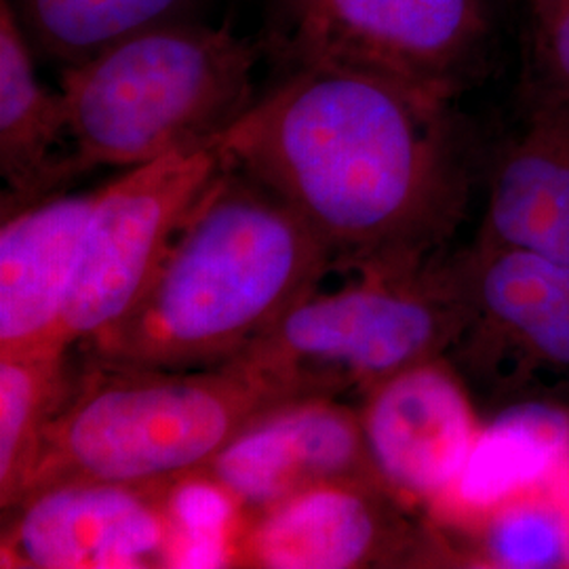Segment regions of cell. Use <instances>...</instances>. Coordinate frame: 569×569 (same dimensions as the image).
I'll return each mask as SVG.
<instances>
[{"instance_id":"obj_15","label":"cell","mask_w":569,"mask_h":569,"mask_svg":"<svg viewBox=\"0 0 569 569\" xmlns=\"http://www.w3.org/2000/svg\"><path fill=\"white\" fill-rule=\"evenodd\" d=\"M479 243L569 262V106L531 108L489 171Z\"/></svg>"},{"instance_id":"obj_18","label":"cell","mask_w":569,"mask_h":569,"mask_svg":"<svg viewBox=\"0 0 569 569\" xmlns=\"http://www.w3.org/2000/svg\"><path fill=\"white\" fill-rule=\"evenodd\" d=\"M68 352L0 355V509L20 500L44 430L70 387Z\"/></svg>"},{"instance_id":"obj_4","label":"cell","mask_w":569,"mask_h":569,"mask_svg":"<svg viewBox=\"0 0 569 569\" xmlns=\"http://www.w3.org/2000/svg\"><path fill=\"white\" fill-rule=\"evenodd\" d=\"M260 44L180 20L70 66L61 98L84 169L136 167L222 136L251 100Z\"/></svg>"},{"instance_id":"obj_7","label":"cell","mask_w":569,"mask_h":569,"mask_svg":"<svg viewBox=\"0 0 569 569\" xmlns=\"http://www.w3.org/2000/svg\"><path fill=\"white\" fill-rule=\"evenodd\" d=\"M222 136L127 167L98 188L63 308L66 348L114 326L142 296L186 220L230 161Z\"/></svg>"},{"instance_id":"obj_13","label":"cell","mask_w":569,"mask_h":569,"mask_svg":"<svg viewBox=\"0 0 569 569\" xmlns=\"http://www.w3.org/2000/svg\"><path fill=\"white\" fill-rule=\"evenodd\" d=\"M98 188L2 211L0 355L70 352L63 308Z\"/></svg>"},{"instance_id":"obj_1","label":"cell","mask_w":569,"mask_h":569,"mask_svg":"<svg viewBox=\"0 0 569 569\" xmlns=\"http://www.w3.org/2000/svg\"><path fill=\"white\" fill-rule=\"evenodd\" d=\"M451 100L373 72H287L222 136L226 154L326 243L333 270L437 260L465 216L468 157Z\"/></svg>"},{"instance_id":"obj_9","label":"cell","mask_w":569,"mask_h":569,"mask_svg":"<svg viewBox=\"0 0 569 569\" xmlns=\"http://www.w3.org/2000/svg\"><path fill=\"white\" fill-rule=\"evenodd\" d=\"M226 566L363 569L449 566L439 531L380 483L336 481L306 489L239 523Z\"/></svg>"},{"instance_id":"obj_10","label":"cell","mask_w":569,"mask_h":569,"mask_svg":"<svg viewBox=\"0 0 569 569\" xmlns=\"http://www.w3.org/2000/svg\"><path fill=\"white\" fill-rule=\"evenodd\" d=\"M470 321L451 350L470 373L528 399L529 385H569V262L507 244L460 253Z\"/></svg>"},{"instance_id":"obj_3","label":"cell","mask_w":569,"mask_h":569,"mask_svg":"<svg viewBox=\"0 0 569 569\" xmlns=\"http://www.w3.org/2000/svg\"><path fill=\"white\" fill-rule=\"evenodd\" d=\"M291 399L237 361L190 371L89 361L44 430L20 500L63 481L182 483Z\"/></svg>"},{"instance_id":"obj_21","label":"cell","mask_w":569,"mask_h":569,"mask_svg":"<svg viewBox=\"0 0 569 569\" xmlns=\"http://www.w3.org/2000/svg\"><path fill=\"white\" fill-rule=\"evenodd\" d=\"M550 489L555 491L557 500H559V502H561V507H563V512H566V519H568L569 529V458L568 462L563 465V468L557 472V477L550 481Z\"/></svg>"},{"instance_id":"obj_5","label":"cell","mask_w":569,"mask_h":569,"mask_svg":"<svg viewBox=\"0 0 569 569\" xmlns=\"http://www.w3.org/2000/svg\"><path fill=\"white\" fill-rule=\"evenodd\" d=\"M470 321L460 256L315 291L234 361L293 397L363 395L407 367L449 357Z\"/></svg>"},{"instance_id":"obj_17","label":"cell","mask_w":569,"mask_h":569,"mask_svg":"<svg viewBox=\"0 0 569 569\" xmlns=\"http://www.w3.org/2000/svg\"><path fill=\"white\" fill-rule=\"evenodd\" d=\"M449 566L496 569L568 568V519L547 488L515 498L456 531H439Z\"/></svg>"},{"instance_id":"obj_19","label":"cell","mask_w":569,"mask_h":569,"mask_svg":"<svg viewBox=\"0 0 569 569\" xmlns=\"http://www.w3.org/2000/svg\"><path fill=\"white\" fill-rule=\"evenodd\" d=\"M192 0H20L28 41L70 66L150 28L183 20Z\"/></svg>"},{"instance_id":"obj_6","label":"cell","mask_w":569,"mask_h":569,"mask_svg":"<svg viewBox=\"0 0 569 569\" xmlns=\"http://www.w3.org/2000/svg\"><path fill=\"white\" fill-rule=\"evenodd\" d=\"M488 37L489 0H266L260 47L283 74L361 70L453 100Z\"/></svg>"},{"instance_id":"obj_11","label":"cell","mask_w":569,"mask_h":569,"mask_svg":"<svg viewBox=\"0 0 569 569\" xmlns=\"http://www.w3.org/2000/svg\"><path fill=\"white\" fill-rule=\"evenodd\" d=\"M188 481L220 491L237 526L317 486H385L369 458L359 407L340 397H300L268 409Z\"/></svg>"},{"instance_id":"obj_12","label":"cell","mask_w":569,"mask_h":569,"mask_svg":"<svg viewBox=\"0 0 569 569\" xmlns=\"http://www.w3.org/2000/svg\"><path fill=\"white\" fill-rule=\"evenodd\" d=\"M361 427L385 488L409 509H428L458 479L483 428L449 357L430 359L361 395Z\"/></svg>"},{"instance_id":"obj_16","label":"cell","mask_w":569,"mask_h":569,"mask_svg":"<svg viewBox=\"0 0 569 569\" xmlns=\"http://www.w3.org/2000/svg\"><path fill=\"white\" fill-rule=\"evenodd\" d=\"M28 37L11 0L0 2V173L7 183L2 211L37 203L82 169L60 154L70 138L60 93L37 79Z\"/></svg>"},{"instance_id":"obj_2","label":"cell","mask_w":569,"mask_h":569,"mask_svg":"<svg viewBox=\"0 0 569 569\" xmlns=\"http://www.w3.org/2000/svg\"><path fill=\"white\" fill-rule=\"evenodd\" d=\"M333 270L310 226L228 161L142 296L81 348L91 363L190 371L234 361Z\"/></svg>"},{"instance_id":"obj_8","label":"cell","mask_w":569,"mask_h":569,"mask_svg":"<svg viewBox=\"0 0 569 569\" xmlns=\"http://www.w3.org/2000/svg\"><path fill=\"white\" fill-rule=\"evenodd\" d=\"M180 483L63 481L2 512V568L186 566L192 538Z\"/></svg>"},{"instance_id":"obj_14","label":"cell","mask_w":569,"mask_h":569,"mask_svg":"<svg viewBox=\"0 0 569 569\" xmlns=\"http://www.w3.org/2000/svg\"><path fill=\"white\" fill-rule=\"evenodd\" d=\"M569 458V409L550 399L507 403L483 425L451 488L428 507L437 531L479 521L515 498L547 488Z\"/></svg>"},{"instance_id":"obj_20","label":"cell","mask_w":569,"mask_h":569,"mask_svg":"<svg viewBox=\"0 0 569 569\" xmlns=\"http://www.w3.org/2000/svg\"><path fill=\"white\" fill-rule=\"evenodd\" d=\"M523 84L529 110L569 106V0L529 2Z\"/></svg>"}]
</instances>
